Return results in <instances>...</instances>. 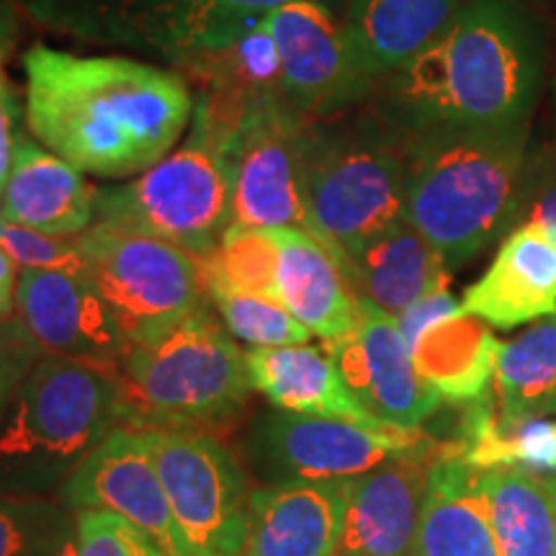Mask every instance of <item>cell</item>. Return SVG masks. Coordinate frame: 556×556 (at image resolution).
<instances>
[{
  "instance_id": "cell-13",
  "label": "cell",
  "mask_w": 556,
  "mask_h": 556,
  "mask_svg": "<svg viewBox=\"0 0 556 556\" xmlns=\"http://www.w3.org/2000/svg\"><path fill=\"white\" fill-rule=\"evenodd\" d=\"M358 323L348 336L325 343L345 384L387 426L417 430L443 397L417 371L394 315L358 299Z\"/></svg>"
},
{
  "instance_id": "cell-27",
  "label": "cell",
  "mask_w": 556,
  "mask_h": 556,
  "mask_svg": "<svg viewBox=\"0 0 556 556\" xmlns=\"http://www.w3.org/2000/svg\"><path fill=\"white\" fill-rule=\"evenodd\" d=\"M492 389L503 422L533 420L556 409V312L510 343H500Z\"/></svg>"
},
{
  "instance_id": "cell-29",
  "label": "cell",
  "mask_w": 556,
  "mask_h": 556,
  "mask_svg": "<svg viewBox=\"0 0 556 556\" xmlns=\"http://www.w3.org/2000/svg\"><path fill=\"white\" fill-rule=\"evenodd\" d=\"M206 287H227L245 294L278 296V248L270 229L229 225L217 250L201 261Z\"/></svg>"
},
{
  "instance_id": "cell-34",
  "label": "cell",
  "mask_w": 556,
  "mask_h": 556,
  "mask_svg": "<svg viewBox=\"0 0 556 556\" xmlns=\"http://www.w3.org/2000/svg\"><path fill=\"white\" fill-rule=\"evenodd\" d=\"M518 219L556 229V150L541 152L531 163L526 160L513 212V222Z\"/></svg>"
},
{
  "instance_id": "cell-39",
  "label": "cell",
  "mask_w": 556,
  "mask_h": 556,
  "mask_svg": "<svg viewBox=\"0 0 556 556\" xmlns=\"http://www.w3.org/2000/svg\"><path fill=\"white\" fill-rule=\"evenodd\" d=\"M544 479H546L548 490H552V497H554V503H556V475H548V477H544ZM554 556H556V546H554Z\"/></svg>"
},
{
  "instance_id": "cell-15",
  "label": "cell",
  "mask_w": 556,
  "mask_h": 556,
  "mask_svg": "<svg viewBox=\"0 0 556 556\" xmlns=\"http://www.w3.org/2000/svg\"><path fill=\"white\" fill-rule=\"evenodd\" d=\"M281 67L283 103L299 114H323L358 93L364 80L345 26L317 0H291L261 21Z\"/></svg>"
},
{
  "instance_id": "cell-18",
  "label": "cell",
  "mask_w": 556,
  "mask_h": 556,
  "mask_svg": "<svg viewBox=\"0 0 556 556\" xmlns=\"http://www.w3.org/2000/svg\"><path fill=\"white\" fill-rule=\"evenodd\" d=\"M462 309L497 330L554 315L556 229L536 222L510 229L492 266L464 291Z\"/></svg>"
},
{
  "instance_id": "cell-40",
  "label": "cell",
  "mask_w": 556,
  "mask_h": 556,
  "mask_svg": "<svg viewBox=\"0 0 556 556\" xmlns=\"http://www.w3.org/2000/svg\"><path fill=\"white\" fill-rule=\"evenodd\" d=\"M3 225H5V222H3V217H0V229H3Z\"/></svg>"
},
{
  "instance_id": "cell-28",
  "label": "cell",
  "mask_w": 556,
  "mask_h": 556,
  "mask_svg": "<svg viewBox=\"0 0 556 556\" xmlns=\"http://www.w3.org/2000/svg\"><path fill=\"white\" fill-rule=\"evenodd\" d=\"M291 0H163L139 26L180 60L227 45Z\"/></svg>"
},
{
  "instance_id": "cell-32",
  "label": "cell",
  "mask_w": 556,
  "mask_h": 556,
  "mask_svg": "<svg viewBox=\"0 0 556 556\" xmlns=\"http://www.w3.org/2000/svg\"><path fill=\"white\" fill-rule=\"evenodd\" d=\"M75 546L78 556H163L127 518L99 507L75 513Z\"/></svg>"
},
{
  "instance_id": "cell-19",
  "label": "cell",
  "mask_w": 556,
  "mask_h": 556,
  "mask_svg": "<svg viewBox=\"0 0 556 556\" xmlns=\"http://www.w3.org/2000/svg\"><path fill=\"white\" fill-rule=\"evenodd\" d=\"M340 531V482L261 484L250 490L242 556H336Z\"/></svg>"
},
{
  "instance_id": "cell-30",
  "label": "cell",
  "mask_w": 556,
  "mask_h": 556,
  "mask_svg": "<svg viewBox=\"0 0 556 556\" xmlns=\"http://www.w3.org/2000/svg\"><path fill=\"white\" fill-rule=\"evenodd\" d=\"M214 309L229 336L242 340L250 348H283L309 343L312 332L304 328L283 304L274 299L245 294L227 287H206Z\"/></svg>"
},
{
  "instance_id": "cell-10",
  "label": "cell",
  "mask_w": 556,
  "mask_h": 556,
  "mask_svg": "<svg viewBox=\"0 0 556 556\" xmlns=\"http://www.w3.org/2000/svg\"><path fill=\"white\" fill-rule=\"evenodd\" d=\"M428 446L435 441L420 428L371 430L270 407L250 428L248 462L263 484L343 482Z\"/></svg>"
},
{
  "instance_id": "cell-31",
  "label": "cell",
  "mask_w": 556,
  "mask_h": 556,
  "mask_svg": "<svg viewBox=\"0 0 556 556\" xmlns=\"http://www.w3.org/2000/svg\"><path fill=\"white\" fill-rule=\"evenodd\" d=\"M75 531V513L52 497L0 495V556H29Z\"/></svg>"
},
{
  "instance_id": "cell-21",
  "label": "cell",
  "mask_w": 556,
  "mask_h": 556,
  "mask_svg": "<svg viewBox=\"0 0 556 556\" xmlns=\"http://www.w3.org/2000/svg\"><path fill=\"white\" fill-rule=\"evenodd\" d=\"M250 384L270 405L287 413L309 417H332L371 430H392L379 417L361 405L336 361L325 348L283 345V348H250L245 353Z\"/></svg>"
},
{
  "instance_id": "cell-22",
  "label": "cell",
  "mask_w": 556,
  "mask_h": 556,
  "mask_svg": "<svg viewBox=\"0 0 556 556\" xmlns=\"http://www.w3.org/2000/svg\"><path fill=\"white\" fill-rule=\"evenodd\" d=\"M340 270L353 294L394 317L451 281L446 263L407 217L348 255Z\"/></svg>"
},
{
  "instance_id": "cell-6",
  "label": "cell",
  "mask_w": 556,
  "mask_h": 556,
  "mask_svg": "<svg viewBox=\"0 0 556 556\" xmlns=\"http://www.w3.org/2000/svg\"><path fill=\"white\" fill-rule=\"evenodd\" d=\"M299 197L304 229L340 266L361 245L405 219V152L371 131L302 129Z\"/></svg>"
},
{
  "instance_id": "cell-11",
  "label": "cell",
  "mask_w": 556,
  "mask_h": 556,
  "mask_svg": "<svg viewBox=\"0 0 556 556\" xmlns=\"http://www.w3.org/2000/svg\"><path fill=\"white\" fill-rule=\"evenodd\" d=\"M58 503L70 513L90 507L111 510L137 526L163 556H193L170 510L144 430L129 426L111 430L60 486Z\"/></svg>"
},
{
  "instance_id": "cell-24",
  "label": "cell",
  "mask_w": 556,
  "mask_h": 556,
  "mask_svg": "<svg viewBox=\"0 0 556 556\" xmlns=\"http://www.w3.org/2000/svg\"><path fill=\"white\" fill-rule=\"evenodd\" d=\"M413 556H503L479 495L477 469L446 446L430 469Z\"/></svg>"
},
{
  "instance_id": "cell-5",
  "label": "cell",
  "mask_w": 556,
  "mask_h": 556,
  "mask_svg": "<svg viewBox=\"0 0 556 556\" xmlns=\"http://www.w3.org/2000/svg\"><path fill=\"white\" fill-rule=\"evenodd\" d=\"M245 353L201 307L155 343L131 348L119 368L122 426L137 430H212L248 405Z\"/></svg>"
},
{
  "instance_id": "cell-38",
  "label": "cell",
  "mask_w": 556,
  "mask_h": 556,
  "mask_svg": "<svg viewBox=\"0 0 556 556\" xmlns=\"http://www.w3.org/2000/svg\"><path fill=\"white\" fill-rule=\"evenodd\" d=\"M29 556H78V546H75V531L58 541H52L50 546L39 548V552H34Z\"/></svg>"
},
{
  "instance_id": "cell-20",
  "label": "cell",
  "mask_w": 556,
  "mask_h": 556,
  "mask_svg": "<svg viewBox=\"0 0 556 556\" xmlns=\"http://www.w3.org/2000/svg\"><path fill=\"white\" fill-rule=\"evenodd\" d=\"M0 217L54 238H78L96 222V189L86 173L18 131Z\"/></svg>"
},
{
  "instance_id": "cell-37",
  "label": "cell",
  "mask_w": 556,
  "mask_h": 556,
  "mask_svg": "<svg viewBox=\"0 0 556 556\" xmlns=\"http://www.w3.org/2000/svg\"><path fill=\"white\" fill-rule=\"evenodd\" d=\"M16 281L18 266L0 248V323L11 319L13 312H16Z\"/></svg>"
},
{
  "instance_id": "cell-1",
  "label": "cell",
  "mask_w": 556,
  "mask_h": 556,
  "mask_svg": "<svg viewBox=\"0 0 556 556\" xmlns=\"http://www.w3.org/2000/svg\"><path fill=\"white\" fill-rule=\"evenodd\" d=\"M21 65L26 129L96 178L139 176L170 155L189 127L191 90L170 70L41 45Z\"/></svg>"
},
{
  "instance_id": "cell-8",
  "label": "cell",
  "mask_w": 556,
  "mask_h": 556,
  "mask_svg": "<svg viewBox=\"0 0 556 556\" xmlns=\"http://www.w3.org/2000/svg\"><path fill=\"white\" fill-rule=\"evenodd\" d=\"M78 245L131 348L155 343L204 307V270L189 250L101 222L78 235Z\"/></svg>"
},
{
  "instance_id": "cell-33",
  "label": "cell",
  "mask_w": 556,
  "mask_h": 556,
  "mask_svg": "<svg viewBox=\"0 0 556 556\" xmlns=\"http://www.w3.org/2000/svg\"><path fill=\"white\" fill-rule=\"evenodd\" d=\"M0 248L21 268L39 270H67V274H86V263L78 245V238H54L37 229L11 225L5 222L0 229Z\"/></svg>"
},
{
  "instance_id": "cell-17",
  "label": "cell",
  "mask_w": 556,
  "mask_h": 556,
  "mask_svg": "<svg viewBox=\"0 0 556 556\" xmlns=\"http://www.w3.org/2000/svg\"><path fill=\"white\" fill-rule=\"evenodd\" d=\"M397 323L417 371L443 400L475 402L490 392L500 340L448 289L415 302Z\"/></svg>"
},
{
  "instance_id": "cell-12",
  "label": "cell",
  "mask_w": 556,
  "mask_h": 556,
  "mask_svg": "<svg viewBox=\"0 0 556 556\" xmlns=\"http://www.w3.org/2000/svg\"><path fill=\"white\" fill-rule=\"evenodd\" d=\"M299 142L302 124L283 103L250 111L240 129L227 139L222 152L232 180V225L304 229Z\"/></svg>"
},
{
  "instance_id": "cell-36",
  "label": "cell",
  "mask_w": 556,
  "mask_h": 556,
  "mask_svg": "<svg viewBox=\"0 0 556 556\" xmlns=\"http://www.w3.org/2000/svg\"><path fill=\"white\" fill-rule=\"evenodd\" d=\"M16 137V103H13V90L3 65V47H0V199H3L5 184H9Z\"/></svg>"
},
{
  "instance_id": "cell-26",
  "label": "cell",
  "mask_w": 556,
  "mask_h": 556,
  "mask_svg": "<svg viewBox=\"0 0 556 556\" xmlns=\"http://www.w3.org/2000/svg\"><path fill=\"white\" fill-rule=\"evenodd\" d=\"M479 495L503 556H554L556 503L546 479L516 467L477 469Z\"/></svg>"
},
{
  "instance_id": "cell-3",
  "label": "cell",
  "mask_w": 556,
  "mask_h": 556,
  "mask_svg": "<svg viewBox=\"0 0 556 556\" xmlns=\"http://www.w3.org/2000/svg\"><path fill=\"white\" fill-rule=\"evenodd\" d=\"M528 124L415 129L405 150V217L448 270L513 225Z\"/></svg>"
},
{
  "instance_id": "cell-2",
  "label": "cell",
  "mask_w": 556,
  "mask_h": 556,
  "mask_svg": "<svg viewBox=\"0 0 556 556\" xmlns=\"http://www.w3.org/2000/svg\"><path fill=\"white\" fill-rule=\"evenodd\" d=\"M541 75L539 45L516 5L471 0L394 73L392 101L413 129L528 124Z\"/></svg>"
},
{
  "instance_id": "cell-4",
  "label": "cell",
  "mask_w": 556,
  "mask_h": 556,
  "mask_svg": "<svg viewBox=\"0 0 556 556\" xmlns=\"http://www.w3.org/2000/svg\"><path fill=\"white\" fill-rule=\"evenodd\" d=\"M119 426V368L41 356L0 426V495H58Z\"/></svg>"
},
{
  "instance_id": "cell-25",
  "label": "cell",
  "mask_w": 556,
  "mask_h": 556,
  "mask_svg": "<svg viewBox=\"0 0 556 556\" xmlns=\"http://www.w3.org/2000/svg\"><path fill=\"white\" fill-rule=\"evenodd\" d=\"M462 0H351L345 34L366 78L397 73L454 21Z\"/></svg>"
},
{
  "instance_id": "cell-14",
  "label": "cell",
  "mask_w": 556,
  "mask_h": 556,
  "mask_svg": "<svg viewBox=\"0 0 556 556\" xmlns=\"http://www.w3.org/2000/svg\"><path fill=\"white\" fill-rule=\"evenodd\" d=\"M41 356L122 368L131 345L86 274L21 268L16 312Z\"/></svg>"
},
{
  "instance_id": "cell-9",
  "label": "cell",
  "mask_w": 556,
  "mask_h": 556,
  "mask_svg": "<svg viewBox=\"0 0 556 556\" xmlns=\"http://www.w3.org/2000/svg\"><path fill=\"white\" fill-rule=\"evenodd\" d=\"M170 510L193 556H242L250 486L240 462L206 430H144Z\"/></svg>"
},
{
  "instance_id": "cell-23",
  "label": "cell",
  "mask_w": 556,
  "mask_h": 556,
  "mask_svg": "<svg viewBox=\"0 0 556 556\" xmlns=\"http://www.w3.org/2000/svg\"><path fill=\"white\" fill-rule=\"evenodd\" d=\"M278 248L281 304L325 343L356 328L358 296L328 248L302 227L270 229Z\"/></svg>"
},
{
  "instance_id": "cell-35",
  "label": "cell",
  "mask_w": 556,
  "mask_h": 556,
  "mask_svg": "<svg viewBox=\"0 0 556 556\" xmlns=\"http://www.w3.org/2000/svg\"><path fill=\"white\" fill-rule=\"evenodd\" d=\"M39 358L41 351L16 317L0 323V426H3L18 384Z\"/></svg>"
},
{
  "instance_id": "cell-7",
  "label": "cell",
  "mask_w": 556,
  "mask_h": 556,
  "mask_svg": "<svg viewBox=\"0 0 556 556\" xmlns=\"http://www.w3.org/2000/svg\"><path fill=\"white\" fill-rule=\"evenodd\" d=\"M96 222L173 242L204 261L232 225L225 152L197 129L189 144L129 184L96 189Z\"/></svg>"
},
{
  "instance_id": "cell-16",
  "label": "cell",
  "mask_w": 556,
  "mask_h": 556,
  "mask_svg": "<svg viewBox=\"0 0 556 556\" xmlns=\"http://www.w3.org/2000/svg\"><path fill=\"white\" fill-rule=\"evenodd\" d=\"M441 454L435 443L343 479V531L336 556H413L430 469Z\"/></svg>"
}]
</instances>
